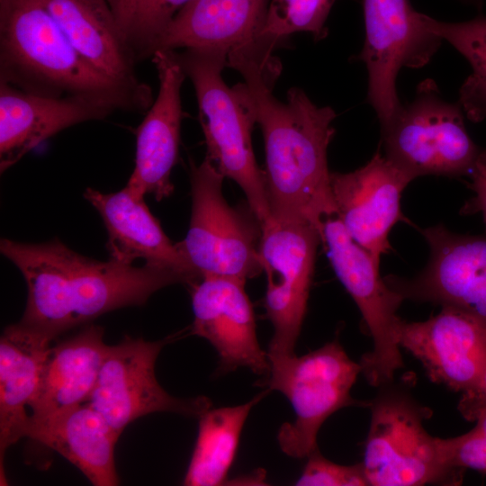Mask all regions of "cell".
<instances>
[{"mask_svg": "<svg viewBox=\"0 0 486 486\" xmlns=\"http://www.w3.org/2000/svg\"><path fill=\"white\" fill-rule=\"evenodd\" d=\"M234 69L245 80L264 137L269 218L308 223L323 233L325 220L337 215L327 161L335 111L318 106L297 87L287 92L286 102L276 99L278 59H244Z\"/></svg>", "mask_w": 486, "mask_h": 486, "instance_id": "obj_1", "label": "cell"}, {"mask_svg": "<svg viewBox=\"0 0 486 486\" xmlns=\"http://www.w3.org/2000/svg\"><path fill=\"white\" fill-rule=\"evenodd\" d=\"M0 252L20 270L27 284V302L19 323L51 341L106 312L143 305L164 287L194 283L173 268L87 257L58 239L28 244L2 238Z\"/></svg>", "mask_w": 486, "mask_h": 486, "instance_id": "obj_2", "label": "cell"}, {"mask_svg": "<svg viewBox=\"0 0 486 486\" xmlns=\"http://www.w3.org/2000/svg\"><path fill=\"white\" fill-rule=\"evenodd\" d=\"M0 82L43 96L86 95L144 112L153 95L110 79L73 46L39 0H0Z\"/></svg>", "mask_w": 486, "mask_h": 486, "instance_id": "obj_3", "label": "cell"}, {"mask_svg": "<svg viewBox=\"0 0 486 486\" xmlns=\"http://www.w3.org/2000/svg\"><path fill=\"white\" fill-rule=\"evenodd\" d=\"M176 54L195 90L206 157L242 189L248 208L262 225L270 211L265 173L253 152L251 130L256 121L246 84L230 87L224 82L221 73L228 58L224 50L187 49Z\"/></svg>", "mask_w": 486, "mask_h": 486, "instance_id": "obj_4", "label": "cell"}, {"mask_svg": "<svg viewBox=\"0 0 486 486\" xmlns=\"http://www.w3.org/2000/svg\"><path fill=\"white\" fill-rule=\"evenodd\" d=\"M378 388L367 405L371 423L362 462L369 485L461 483L464 472L446 464L438 437L432 436L423 426L430 410L394 380Z\"/></svg>", "mask_w": 486, "mask_h": 486, "instance_id": "obj_5", "label": "cell"}, {"mask_svg": "<svg viewBox=\"0 0 486 486\" xmlns=\"http://www.w3.org/2000/svg\"><path fill=\"white\" fill-rule=\"evenodd\" d=\"M269 370L257 385L281 392L294 412L292 422L283 424L277 434L280 449L301 459L318 449L317 436L325 420L340 409L361 403L350 392L362 373L338 339L297 356H268Z\"/></svg>", "mask_w": 486, "mask_h": 486, "instance_id": "obj_6", "label": "cell"}, {"mask_svg": "<svg viewBox=\"0 0 486 486\" xmlns=\"http://www.w3.org/2000/svg\"><path fill=\"white\" fill-rule=\"evenodd\" d=\"M192 211L185 238L176 243L200 276L246 282L263 272L261 225L250 211L230 206L222 193L225 178L208 158L190 161Z\"/></svg>", "mask_w": 486, "mask_h": 486, "instance_id": "obj_7", "label": "cell"}, {"mask_svg": "<svg viewBox=\"0 0 486 486\" xmlns=\"http://www.w3.org/2000/svg\"><path fill=\"white\" fill-rule=\"evenodd\" d=\"M385 157L412 179L472 172L481 150L466 130L459 104L444 100L432 80L381 128Z\"/></svg>", "mask_w": 486, "mask_h": 486, "instance_id": "obj_8", "label": "cell"}, {"mask_svg": "<svg viewBox=\"0 0 486 486\" xmlns=\"http://www.w3.org/2000/svg\"><path fill=\"white\" fill-rule=\"evenodd\" d=\"M323 245L334 272L356 303L374 342L359 362L367 382L379 387L394 380L404 366L398 333L402 320L397 310L403 297L381 277L380 265L348 234L340 220L324 221Z\"/></svg>", "mask_w": 486, "mask_h": 486, "instance_id": "obj_9", "label": "cell"}, {"mask_svg": "<svg viewBox=\"0 0 486 486\" xmlns=\"http://www.w3.org/2000/svg\"><path fill=\"white\" fill-rule=\"evenodd\" d=\"M320 243L323 233L308 223L269 218L261 225L259 255L266 276L265 308L274 328L268 356L295 354Z\"/></svg>", "mask_w": 486, "mask_h": 486, "instance_id": "obj_10", "label": "cell"}, {"mask_svg": "<svg viewBox=\"0 0 486 486\" xmlns=\"http://www.w3.org/2000/svg\"><path fill=\"white\" fill-rule=\"evenodd\" d=\"M175 334L157 341L125 338L109 346L95 385L86 400L119 435L132 421L154 412L199 418L212 408L208 397L176 398L158 383L155 365L162 348Z\"/></svg>", "mask_w": 486, "mask_h": 486, "instance_id": "obj_11", "label": "cell"}, {"mask_svg": "<svg viewBox=\"0 0 486 486\" xmlns=\"http://www.w3.org/2000/svg\"><path fill=\"white\" fill-rule=\"evenodd\" d=\"M364 43L357 58L366 66L367 101L381 128L400 111L396 79L402 68L427 65L442 39L423 24L410 0H363Z\"/></svg>", "mask_w": 486, "mask_h": 486, "instance_id": "obj_12", "label": "cell"}, {"mask_svg": "<svg viewBox=\"0 0 486 486\" xmlns=\"http://www.w3.org/2000/svg\"><path fill=\"white\" fill-rule=\"evenodd\" d=\"M422 235L430 249L425 268L410 279L388 275L387 284L404 300L455 309L486 329V235L457 234L443 224Z\"/></svg>", "mask_w": 486, "mask_h": 486, "instance_id": "obj_13", "label": "cell"}, {"mask_svg": "<svg viewBox=\"0 0 486 486\" xmlns=\"http://www.w3.org/2000/svg\"><path fill=\"white\" fill-rule=\"evenodd\" d=\"M412 180L379 152L355 171L330 174L338 218L378 265L391 248L389 235L392 227L403 219L400 198Z\"/></svg>", "mask_w": 486, "mask_h": 486, "instance_id": "obj_14", "label": "cell"}, {"mask_svg": "<svg viewBox=\"0 0 486 486\" xmlns=\"http://www.w3.org/2000/svg\"><path fill=\"white\" fill-rule=\"evenodd\" d=\"M245 283L212 276L191 285L194 312L191 334L206 339L214 347L220 374L247 368L264 377L269 370V359L258 342Z\"/></svg>", "mask_w": 486, "mask_h": 486, "instance_id": "obj_15", "label": "cell"}, {"mask_svg": "<svg viewBox=\"0 0 486 486\" xmlns=\"http://www.w3.org/2000/svg\"><path fill=\"white\" fill-rule=\"evenodd\" d=\"M151 58L159 88L137 130L135 166L126 187L139 199L151 194L159 202L174 191L171 171L178 158L185 74L175 50H157Z\"/></svg>", "mask_w": 486, "mask_h": 486, "instance_id": "obj_16", "label": "cell"}, {"mask_svg": "<svg viewBox=\"0 0 486 486\" xmlns=\"http://www.w3.org/2000/svg\"><path fill=\"white\" fill-rule=\"evenodd\" d=\"M400 347L416 357L429 379L454 392L472 389L486 369V329L449 307L425 321L402 320Z\"/></svg>", "mask_w": 486, "mask_h": 486, "instance_id": "obj_17", "label": "cell"}, {"mask_svg": "<svg viewBox=\"0 0 486 486\" xmlns=\"http://www.w3.org/2000/svg\"><path fill=\"white\" fill-rule=\"evenodd\" d=\"M116 111L113 104L90 96H43L0 82L1 174L59 131Z\"/></svg>", "mask_w": 486, "mask_h": 486, "instance_id": "obj_18", "label": "cell"}, {"mask_svg": "<svg viewBox=\"0 0 486 486\" xmlns=\"http://www.w3.org/2000/svg\"><path fill=\"white\" fill-rule=\"evenodd\" d=\"M268 0H192L157 40V50H221L229 54L259 45ZM153 56V55H152Z\"/></svg>", "mask_w": 486, "mask_h": 486, "instance_id": "obj_19", "label": "cell"}, {"mask_svg": "<svg viewBox=\"0 0 486 486\" xmlns=\"http://www.w3.org/2000/svg\"><path fill=\"white\" fill-rule=\"evenodd\" d=\"M76 50L98 71L133 91L152 94L108 0H39Z\"/></svg>", "mask_w": 486, "mask_h": 486, "instance_id": "obj_20", "label": "cell"}, {"mask_svg": "<svg viewBox=\"0 0 486 486\" xmlns=\"http://www.w3.org/2000/svg\"><path fill=\"white\" fill-rule=\"evenodd\" d=\"M83 196L104 220L110 259L125 265L143 259L151 266L183 272L195 282L201 280L167 238L144 199L135 197L126 186L112 194L89 187Z\"/></svg>", "mask_w": 486, "mask_h": 486, "instance_id": "obj_21", "label": "cell"}, {"mask_svg": "<svg viewBox=\"0 0 486 486\" xmlns=\"http://www.w3.org/2000/svg\"><path fill=\"white\" fill-rule=\"evenodd\" d=\"M119 436L86 402L43 419H30L26 435L62 455L95 486L120 483L114 461Z\"/></svg>", "mask_w": 486, "mask_h": 486, "instance_id": "obj_22", "label": "cell"}, {"mask_svg": "<svg viewBox=\"0 0 486 486\" xmlns=\"http://www.w3.org/2000/svg\"><path fill=\"white\" fill-rule=\"evenodd\" d=\"M104 333L102 327L86 325L74 336L50 346L29 407L30 419H43L86 401L109 347L104 341Z\"/></svg>", "mask_w": 486, "mask_h": 486, "instance_id": "obj_23", "label": "cell"}, {"mask_svg": "<svg viewBox=\"0 0 486 486\" xmlns=\"http://www.w3.org/2000/svg\"><path fill=\"white\" fill-rule=\"evenodd\" d=\"M51 340L19 322L0 338V461L6 450L26 437L28 409L37 392Z\"/></svg>", "mask_w": 486, "mask_h": 486, "instance_id": "obj_24", "label": "cell"}, {"mask_svg": "<svg viewBox=\"0 0 486 486\" xmlns=\"http://www.w3.org/2000/svg\"><path fill=\"white\" fill-rule=\"evenodd\" d=\"M269 392L264 389L243 404L210 408L198 418L196 442L184 485L218 486L227 482L248 417Z\"/></svg>", "mask_w": 486, "mask_h": 486, "instance_id": "obj_25", "label": "cell"}, {"mask_svg": "<svg viewBox=\"0 0 486 486\" xmlns=\"http://www.w3.org/2000/svg\"><path fill=\"white\" fill-rule=\"evenodd\" d=\"M431 32L449 42L469 62L472 73L459 90L463 112L472 122L486 119V16L460 22H447L421 15Z\"/></svg>", "mask_w": 486, "mask_h": 486, "instance_id": "obj_26", "label": "cell"}, {"mask_svg": "<svg viewBox=\"0 0 486 486\" xmlns=\"http://www.w3.org/2000/svg\"><path fill=\"white\" fill-rule=\"evenodd\" d=\"M336 0H268L261 43L273 50L289 35L306 32L315 40L328 34L325 26Z\"/></svg>", "mask_w": 486, "mask_h": 486, "instance_id": "obj_27", "label": "cell"}, {"mask_svg": "<svg viewBox=\"0 0 486 486\" xmlns=\"http://www.w3.org/2000/svg\"><path fill=\"white\" fill-rule=\"evenodd\" d=\"M192 0H131L122 23L137 62L152 57L154 45L177 12Z\"/></svg>", "mask_w": 486, "mask_h": 486, "instance_id": "obj_28", "label": "cell"}, {"mask_svg": "<svg viewBox=\"0 0 486 486\" xmlns=\"http://www.w3.org/2000/svg\"><path fill=\"white\" fill-rule=\"evenodd\" d=\"M438 446L446 464L456 471L472 469L486 473V414L476 420L470 431L451 438H439Z\"/></svg>", "mask_w": 486, "mask_h": 486, "instance_id": "obj_29", "label": "cell"}, {"mask_svg": "<svg viewBox=\"0 0 486 486\" xmlns=\"http://www.w3.org/2000/svg\"><path fill=\"white\" fill-rule=\"evenodd\" d=\"M295 482L297 486H365L369 485L363 464L342 465L325 458L316 449L308 457Z\"/></svg>", "mask_w": 486, "mask_h": 486, "instance_id": "obj_30", "label": "cell"}, {"mask_svg": "<svg viewBox=\"0 0 486 486\" xmlns=\"http://www.w3.org/2000/svg\"><path fill=\"white\" fill-rule=\"evenodd\" d=\"M457 408L468 421H476L486 414V369L479 382L472 389L462 393Z\"/></svg>", "mask_w": 486, "mask_h": 486, "instance_id": "obj_31", "label": "cell"}, {"mask_svg": "<svg viewBox=\"0 0 486 486\" xmlns=\"http://www.w3.org/2000/svg\"><path fill=\"white\" fill-rule=\"evenodd\" d=\"M471 188L474 196L465 202L461 212L463 214L482 213L486 224V160L478 158L472 171Z\"/></svg>", "mask_w": 486, "mask_h": 486, "instance_id": "obj_32", "label": "cell"}, {"mask_svg": "<svg viewBox=\"0 0 486 486\" xmlns=\"http://www.w3.org/2000/svg\"><path fill=\"white\" fill-rule=\"evenodd\" d=\"M131 4V0H121L119 8L116 14L117 19L119 21L120 25L122 26V23L123 22L124 19L127 16V14L129 12L130 6Z\"/></svg>", "mask_w": 486, "mask_h": 486, "instance_id": "obj_33", "label": "cell"}, {"mask_svg": "<svg viewBox=\"0 0 486 486\" xmlns=\"http://www.w3.org/2000/svg\"><path fill=\"white\" fill-rule=\"evenodd\" d=\"M120 1L121 0H108V2L110 4V5L112 6L115 15L117 14V11H118V8H119Z\"/></svg>", "mask_w": 486, "mask_h": 486, "instance_id": "obj_34", "label": "cell"}, {"mask_svg": "<svg viewBox=\"0 0 486 486\" xmlns=\"http://www.w3.org/2000/svg\"><path fill=\"white\" fill-rule=\"evenodd\" d=\"M469 4H473L475 5H481L483 3V0H462Z\"/></svg>", "mask_w": 486, "mask_h": 486, "instance_id": "obj_35", "label": "cell"}, {"mask_svg": "<svg viewBox=\"0 0 486 486\" xmlns=\"http://www.w3.org/2000/svg\"><path fill=\"white\" fill-rule=\"evenodd\" d=\"M480 158L486 160V149L483 151H481V154L479 156Z\"/></svg>", "mask_w": 486, "mask_h": 486, "instance_id": "obj_36", "label": "cell"}, {"mask_svg": "<svg viewBox=\"0 0 486 486\" xmlns=\"http://www.w3.org/2000/svg\"><path fill=\"white\" fill-rule=\"evenodd\" d=\"M238 54H246V53H238ZM247 54H249V53H247ZM231 55H232V54H231ZM231 55H230V56H231ZM233 55H235V54H233ZM250 55H252V54H250ZM253 55H256V54H253ZM230 56H229V57H230ZM259 56H263V55H259ZM229 57H228V58H229ZM264 57H271V56H264ZM227 60H228V58H227Z\"/></svg>", "mask_w": 486, "mask_h": 486, "instance_id": "obj_37", "label": "cell"}]
</instances>
